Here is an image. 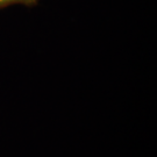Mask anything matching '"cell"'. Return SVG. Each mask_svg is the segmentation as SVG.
<instances>
[{
	"label": "cell",
	"instance_id": "1",
	"mask_svg": "<svg viewBox=\"0 0 157 157\" xmlns=\"http://www.w3.org/2000/svg\"><path fill=\"white\" fill-rule=\"evenodd\" d=\"M14 0H0V6L1 5H5V4H8V2H12Z\"/></svg>",
	"mask_w": 157,
	"mask_h": 157
}]
</instances>
